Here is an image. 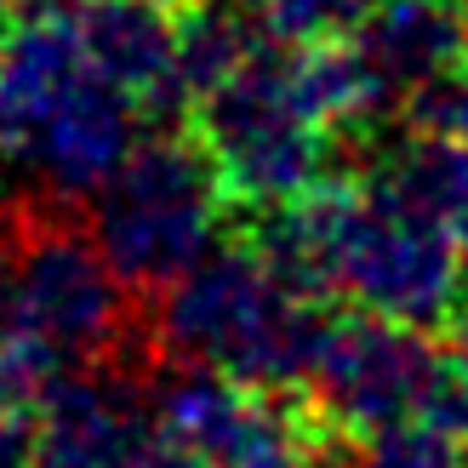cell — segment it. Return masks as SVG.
<instances>
[{"label": "cell", "instance_id": "obj_18", "mask_svg": "<svg viewBox=\"0 0 468 468\" xmlns=\"http://www.w3.org/2000/svg\"><path fill=\"white\" fill-rule=\"evenodd\" d=\"M12 23H17V0H0V40H6Z\"/></svg>", "mask_w": 468, "mask_h": 468}, {"label": "cell", "instance_id": "obj_6", "mask_svg": "<svg viewBox=\"0 0 468 468\" xmlns=\"http://www.w3.org/2000/svg\"><path fill=\"white\" fill-rule=\"evenodd\" d=\"M0 325L40 337L69 366L103 360L126 332V280L109 269L98 234L69 223H29L12 240Z\"/></svg>", "mask_w": 468, "mask_h": 468}, {"label": "cell", "instance_id": "obj_5", "mask_svg": "<svg viewBox=\"0 0 468 468\" xmlns=\"http://www.w3.org/2000/svg\"><path fill=\"white\" fill-rule=\"evenodd\" d=\"M149 406L160 440L189 452L200 468H314L332 446V429L297 388L234 383L206 366H177L160 378Z\"/></svg>", "mask_w": 468, "mask_h": 468}, {"label": "cell", "instance_id": "obj_13", "mask_svg": "<svg viewBox=\"0 0 468 468\" xmlns=\"http://www.w3.org/2000/svg\"><path fill=\"white\" fill-rule=\"evenodd\" d=\"M371 0H251V17L263 23V35L292 40V46H314V40H337L366 17Z\"/></svg>", "mask_w": 468, "mask_h": 468}, {"label": "cell", "instance_id": "obj_17", "mask_svg": "<svg viewBox=\"0 0 468 468\" xmlns=\"http://www.w3.org/2000/svg\"><path fill=\"white\" fill-rule=\"evenodd\" d=\"M12 240H17V234L0 229V303H6V274H12Z\"/></svg>", "mask_w": 468, "mask_h": 468}, {"label": "cell", "instance_id": "obj_12", "mask_svg": "<svg viewBox=\"0 0 468 468\" xmlns=\"http://www.w3.org/2000/svg\"><path fill=\"white\" fill-rule=\"evenodd\" d=\"M463 463H468V446H457L452 434H440L423 417L348 440V468H463Z\"/></svg>", "mask_w": 468, "mask_h": 468}, {"label": "cell", "instance_id": "obj_3", "mask_svg": "<svg viewBox=\"0 0 468 468\" xmlns=\"http://www.w3.org/2000/svg\"><path fill=\"white\" fill-rule=\"evenodd\" d=\"M189 132L218 172V189L240 218L274 212L314 195L337 160V132L320 121L297 80L292 40H263L257 52L189 103Z\"/></svg>", "mask_w": 468, "mask_h": 468}, {"label": "cell", "instance_id": "obj_8", "mask_svg": "<svg viewBox=\"0 0 468 468\" xmlns=\"http://www.w3.org/2000/svg\"><path fill=\"white\" fill-rule=\"evenodd\" d=\"M75 17L91 69L137 103L154 126H189V80L177 58V12L183 0H63Z\"/></svg>", "mask_w": 468, "mask_h": 468}, {"label": "cell", "instance_id": "obj_9", "mask_svg": "<svg viewBox=\"0 0 468 468\" xmlns=\"http://www.w3.org/2000/svg\"><path fill=\"white\" fill-rule=\"evenodd\" d=\"M154 440L149 394L121 371L63 378L35 411V468H137Z\"/></svg>", "mask_w": 468, "mask_h": 468}, {"label": "cell", "instance_id": "obj_2", "mask_svg": "<svg viewBox=\"0 0 468 468\" xmlns=\"http://www.w3.org/2000/svg\"><path fill=\"white\" fill-rule=\"evenodd\" d=\"M325 320V297L297 292L251 240H234L212 246L160 292L154 337L172 366H206L234 383L303 394Z\"/></svg>", "mask_w": 468, "mask_h": 468}, {"label": "cell", "instance_id": "obj_15", "mask_svg": "<svg viewBox=\"0 0 468 468\" xmlns=\"http://www.w3.org/2000/svg\"><path fill=\"white\" fill-rule=\"evenodd\" d=\"M0 468H35V411L0 406Z\"/></svg>", "mask_w": 468, "mask_h": 468}, {"label": "cell", "instance_id": "obj_7", "mask_svg": "<svg viewBox=\"0 0 468 468\" xmlns=\"http://www.w3.org/2000/svg\"><path fill=\"white\" fill-rule=\"evenodd\" d=\"M440 343L423 325H400L366 309H348L325 320L314 371L303 383V400L332 434L360 440L371 429L406 423L423 406V388L434 378Z\"/></svg>", "mask_w": 468, "mask_h": 468}, {"label": "cell", "instance_id": "obj_14", "mask_svg": "<svg viewBox=\"0 0 468 468\" xmlns=\"http://www.w3.org/2000/svg\"><path fill=\"white\" fill-rule=\"evenodd\" d=\"M417 417L434 423L440 434H452L457 446H468V355H463V348H440Z\"/></svg>", "mask_w": 468, "mask_h": 468}, {"label": "cell", "instance_id": "obj_4", "mask_svg": "<svg viewBox=\"0 0 468 468\" xmlns=\"http://www.w3.org/2000/svg\"><path fill=\"white\" fill-rule=\"evenodd\" d=\"M223 189L206 149L189 126L144 132L98 195H91V234L126 292H166L183 269H195L218 246Z\"/></svg>", "mask_w": 468, "mask_h": 468}, {"label": "cell", "instance_id": "obj_11", "mask_svg": "<svg viewBox=\"0 0 468 468\" xmlns=\"http://www.w3.org/2000/svg\"><path fill=\"white\" fill-rule=\"evenodd\" d=\"M366 166L355 183H366L371 195H383L394 206H406L417 218L446 223L452 234L468 240V144L463 137H434V132H366Z\"/></svg>", "mask_w": 468, "mask_h": 468}, {"label": "cell", "instance_id": "obj_10", "mask_svg": "<svg viewBox=\"0 0 468 468\" xmlns=\"http://www.w3.org/2000/svg\"><path fill=\"white\" fill-rule=\"evenodd\" d=\"M463 0H371L366 17L337 40L348 46L378 114H400L417 86L463 69Z\"/></svg>", "mask_w": 468, "mask_h": 468}, {"label": "cell", "instance_id": "obj_20", "mask_svg": "<svg viewBox=\"0 0 468 468\" xmlns=\"http://www.w3.org/2000/svg\"><path fill=\"white\" fill-rule=\"evenodd\" d=\"M463 6H468V0H463Z\"/></svg>", "mask_w": 468, "mask_h": 468}, {"label": "cell", "instance_id": "obj_16", "mask_svg": "<svg viewBox=\"0 0 468 468\" xmlns=\"http://www.w3.org/2000/svg\"><path fill=\"white\" fill-rule=\"evenodd\" d=\"M137 468H200L189 452H177L172 446V440H154V446L144 452V463H137Z\"/></svg>", "mask_w": 468, "mask_h": 468}, {"label": "cell", "instance_id": "obj_1", "mask_svg": "<svg viewBox=\"0 0 468 468\" xmlns=\"http://www.w3.org/2000/svg\"><path fill=\"white\" fill-rule=\"evenodd\" d=\"M137 103L91 69L63 0L17 6L0 40V160L52 195H98L137 149Z\"/></svg>", "mask_w": 468, "mask_h": 468}, {"label": "cell", "instance_id": "obj_19", "mask_svg": "<svg viewBox=\"0 0 468 468\" xmlns=\"http://www.w3.org/2000/svg\"><path fill=\"white\" fill-rule=\"evenodd\" d=\"M463 69H468V29H463Z\"/></svg>", "mask_w": 468, "mask_h": 468}]
</instances>
